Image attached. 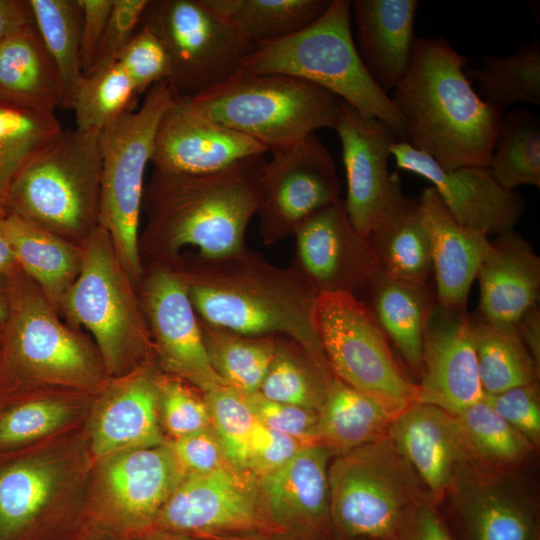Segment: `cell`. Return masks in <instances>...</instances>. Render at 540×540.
<instances>
[{
  "label": "cell",
  "mask_w": 540,
  "mask_h": 540,
  "mask_svg": "<svg viewBox=\"0 0 540 540\" xmlns=\"http://www.w3.org/2000/svg\"><path fill=\"white\" fill-rule=\"evenodd\" d=\"M469 59L444 37L416 38L408 68L390 97L414 149L440 167H489L504 112L473 89Z\"/></svg>",
  "instance_id": "obj_1"
},
{
  "label": "cell",
  "mask_w": 540,
  "mask_h": 540,
  "mask_svg": "<svg viewBox=\"0 0 540 540\" xmlns=\"http://www.w3.org/2000/svg\"><path fill=\"white\" fill-rule=\"evenodd\" d=\"M173 268L201 320L249 336H286L329 369L315 326L319 294L291 268L248 247L216 257L193 254Z\"/></svg>",
  "instance_id": "obj_2"
},
{
  "label": "cell",
  "mask_w": 540,
  "mask_h": 540,
  "mask_svg": "<svg viewBox=\"0 0 540 540\" xmlns=\"http://www.w3.org/2000/svg\"><path fill=\"white\" fill-rule=\"evenodd\" d=\"M265 154L252 155L207 173L155 170L144 188L146 241L162 264L173 266L184 246L216 257L243 250L256 214Z\"/></svg>",
  "instance_id": "obj_3"
},
{
  "label": "cell",
  "mask_w": 540,
  "mask_h": 540,
  "mask_svg": "<svg viewBox=\"0 0 540 540\" xmlns=\"http://www.w3.org/2000/svg\"><path fill=\"white\" fill-rule=\"evenodd\" d=\"M350 19V1L331 0L327 10L304 29L255 47L241 68L288 74L320 86L363 115L382 121L405 142L404 121L364 67Z\"/></svg>",
  "instance_id": "obj_4"
},
{
  "label": "cell",
  "mask_w": 540,
  "mask_h": 540,
  "mask_svg": "<svg viewBox=\"0 0 540 540\" xmlns=\"http://www.w3.org/2000/svg\"><path fill=\"white\" fill-rule=\"evenodd\" d=\"M191 100L268 152L296 144L318 129L333 128L341 103L335 94L301 78L242 68Z\"/></svg>",
  "instance_id": "obj_5"
},
{
  "label": "cell",
  "mask_w": 540,
  "mask_h": 540,
  "mask_svg": "<svg viewBox=\"0 0 540 540\" xmlns=\"http://www.w3.org/2000/svg\"><path fill=\"white\" fill-rule=\"evenodd\" d=\"M100 173L99 132L62 130L20 171L4 203L54 234L89 233L98 225Z\"/></svg>",
  "instance_id": "obj_6"
},
{
  "label": "cell",
  "mask_w": 540,
  "mask_h": 540,
  "mask_svg": "<svg viewBox=\"0 0 540 540\" xmlns=\"http://www.w3.org/2000/svg\"><path fill=\"white\" fill-rule=\"evenodd\" d=\"M328 480L330 522L353 539L394 540L415 506L429 498L388 437L337 455Z\"/></svg>",
  "instance_id": "obj_7"
},
{
  "label": "cell",
  "mask_w": 540,
  "mask_h": 540,
  "mask_svg": "<svg viewBox=\"0 0 540 540\" xmlns=\"http://www.w3.org/2000/svg\"><path fill=\"white\" fill-rule=\"evenodd\" d=\"M174 98L167 81L152 86L140 107L99 131L101 155L98 224L110 236L116 255L132 279L142 273L139 221L144 174L151 163L159 120Z\"/></svg>",
  "instance_id": "obj_8"
},
{
  "label": "cell",
  "mask_w": 540,
  "mask_h": 540,
  "mask_svg": "<svg viewBox=\"0 0 540 540\" xmlns=\"http://www.w3.org/2000/svg\"><path fill=\"white\" fill-rule=\"evenodd\" d=\"M141 25L165 47L167 82L181 98L192 99L223 82L255 49L203 0H149Z\"/></svg>",
  "instance_id": "obj_9"
},
{
  "label": "cell",
  "mask_w": 540,
  "mask_h": 540,
  "mask_svg": "<svg viewBox=\"0 0 540 540\" xmlns=\"http://www.w3.org/2000/svg\"><path fill=\"white\" fill-rule=\"evenodd\" d=\"M80 271L65 294L67 308L94 336L107 370L117 372L140 354L148 328L107 231L87 236Z\"/></svg>",
  "instance_id": "obj_10"
},
{
  "label": "cell",
  "mask_w": 540,
  "mask_h": 540,
  "mask_svg": "<svg viewBox=\"0 0 540 540\" xmlns=\"http://www.w3.org/2000/svg\"><path fill=\"white\" fill-rule=\"evenodd\" d=\"M315 326L332 374L364 393L412 403L417 384L400 367L367 305L349 293L319 294Z\"/></svg>",
  "instance_id": "obj_11"
},
{
  "label": "cell",
  "mask_w": 540,
  "mask_h": 540,
  "mask_svg": "<svg viewBox=\"0 0 540 540\" xmlns=\"http://www.w3.org/2000/svg\"><path fill=\"white\" fill-rule=\"evenodd\" d=\"M271 154L256 211L265 245L294 236L309 216L338 200L341 191L334 159L316 133Z\"/></svg>",
  "instance_id": "obj_12"
},
{
  "label": "cell",
  "mask_w": 540,
  "mask_h": 540,
  "mask_svg": "<svg viewBox=\"0 0 540 540\" xmlns=\"http://www.w3.org/2000/svg\"><path fill=\"white\" fill-rule=\"evenodd\" d=\"M153 529L189 536L284 530L271 518L258 480L235 467L185 474L158 514Z\"/></svg>",
  "instance_id": "obj_13"
},
{
  "label": "cell",
  "mask_w": 540,
  "mask_h": 540,
  "mask_svg": "<svg viewBox=\"0 0 540 540\" xmlns=\"http://www.w3.org/2000/svg\"><path fill=\"white\" fill-rule=\"evenodd\" d=\"M294 237L289 268L318 294L358 296L381 272L371 244L352 224L342 198L309 216Z\"/></svg>",
  "instance_id": "obj_14"
},
{
  "label": "cell",
  "mask_w": 540,
  "mask_h": 540,
  "mask_svg": "<svg viewBox=\"0 0 540 540\" xmlns=\"http://www.w3.org/2000/svg\"><path fill=\"white\" fill-rule=\"evenodd\" d=\"M346 172L347 214L364 237L405 195L397 173H391V147L400 141L382 121L365 116L341 100L333 125Z\"/></svg>",
  "instance_id": "obj_15"
},
{
  "label": "cell",
  "mask_w": 540,
  "mask_h": 540,
  "mask_svg": "<svg viewBox=\"0 0 540 540\" xmlns=\"http://www.w3.org/2000/svg\"><path fill=\"white\" fill-rule=\"evenodd\" d=\"M184 475L168 443L108 457L101 473L99 521L123 537L152 530Z\"/></svg>",
  "instance_id": "obj_16"
},
{
  "label": "cell",
  "mask_w": 540,
  "mask_h": 540,
  "mask_svg": "<svg viewBox=\"0 0 540 540\" xmlns=\"http://www.w3.org/2000/svg\"><path fill=\"white\" fill-rule=\"evenodd\" d=\"M143 311L164 368L203 393L226 386L211 366L199 317L171 266H154L143 286Z\"/></svg>",
  "instance_id": "obj_17"
},
{
  "label": "cell",
  "mask_w": 540,
  "mask_h": 540,
  "mask_svg": "<svg viewBox=\"0 0 540 540\" xmlns=\"http://www.w3.org/2000/svg\"><path fill=\"white\" fill-rule=\"evenodd\" d=\"M416 402L456 415L484 397L471 315L435 302L424 332Z\"/></svg>",
  "instance_id": "obj_18"
},
{
  "label": "cell",
  "mask_w": 540,
  "mask_h": 540,
  "mask_svg": "<svg viewBox=\"0 0 540 540\" xmlns=\"http://www.w3.org/2000/svg\"><path fill=\"white\" fill-rule=\"evenodd\" d=\"M266 152L258 141L215 121L191 99L174 95L157 125L151 163L163 172L207 173Z\"/></svg>",
  "instance_id": "obj_19"
},
{
  "label": "cell",
  "mask_w": 540,
  "mask_h": 540,
  "mask_svg": "<svg viewBox=\"0 0 540 540\" xmlns=\"http://www.w3.org/2000/svg\"><path fill=\"white\" fill-rule=\"evenodd\" d=\"M397 168L427 179L460 224L488 235L513 230L526 204L514 190L502 187L489 167L445 170L429 155L404 141L391 147Z\"/></svg>",
  "instance_id": "obj_20"
},
{
  "label": "cell",
  "mask_w": 540,
  "mask_h": 540,
  "mask_svg": "<svg viewBox=\"0 0 540 540\" xmlns=\"http://www.w3.org/2000/svg\"><path fill=\"white\" fill-rule=\"evenodd\" d=\"M387 437L437 506L450 495L460 474L474 469L455 415L433 405L410 403Z\"/></svg>",
  "instance_id": "obj_21"
},
{
  "label": "cell",
  "mask_w": 540,
  "mask_h": 540,
  "mask_svg": "<svg viewBox=\"0 0 540 540\" xmlns=\"http://www.w3.org/2000/svg\"><path fill=\"white\" fill-rule=\"evenodd\" d=\"M9 343L19 365L35 377L85 384L95 376V363L85 344L60 323L40 296L29 295L19 303Z\"/></svg>",
  "instance_id": "obj_22"
},
{
  "label": "cell",
  "mask_w": 540,
  "mask_h": 540,
  "mask_svg": "<svg viewBox=\"0 0 540 540\" xmlns=\"http://www.w3.org/2000/svg\"><path fill=\"white\" fill-rule=\"evenodd\" d=\"M465 540H536V508L502 473L464 470L450 493Z\"/></svg>",
  "instance_id": "obj_23"
},
{
  "label": "cell",
  "mask_w": 540,
  "mask_h": 540,
  "mask_svg": "<svg viewBox=\"0 0 540 540\" xmlns=\"http://www.w3.org/2000/svg\"><path fill=\"white\" fill-rule=\"evenodd\" d=\"M431 244L438 304L466 310L470 288L491 240L481 230L460 224L430 186L418 197Z\"/></svg>",
  "instance_id": "obj_24"
},
{
  "label": "cell",
  "mask_w": 540,
  "mask_h": 540,
  "mask_svg": "<svg viewBox=\"0 0 540 540\" xmlns=\"http://www.w3.org/2000/svg\"><path fill=\"white\" fill-rule=\"evenodd\" d=\"M476 279L480 292L476 315L490 323L516 326L537 305L540 258L527 240L509 230L491 240Z\"/></svg>",
  "instance_id": "obj_25"
},
{
  "label": "cell",
  "mask_w": 540,
  "mask_h": 540,
  "mask_svg": "<svg viewBox=\"0 0 540 540\" xmlns=\"http://www.w3.org/2000/svg\"><path fill=\"white\" fill-rule=\"evenodd\" d=\"M331 451L303 446L285 465L257 479L265 506L282 529L320 531L330 521L328 471Z\"/></svg>",
  "instance_id": "obj_26"
},
{
  "label": "cell",
  "mask_w": 540,
  "mask_h": 540,
  "mask_svg": "<svg viewBox=\"0 0 540 540\" xmlns=\"http://www.w3.org/2000/svg\"><path fill=\"white\" fill-rule=\"evenodd\" d=\"M355 45L376 85L386 94L401 81L409 65L417 0H353Z\"/></svg>",
  "instance_id": "obj_27"
},
{
  "label": "cell",
  "mask_w": 540,
  "mask_h": 540,
  "mask_svg": "<svg viewBox=\"0 0 540 540\" xmlns=\"http://www.w3.org/2000/svg\"><path fill=\"white\" fill-rule=\"evenodd\" d=\"M159 424V380L137 375L116 387L104 400L92 427L97 456L164 444Z\"/></svg>",
  "instance_id": "obj_28"
},
{
  "label": "cell",
  "mask_w": 540,
  "mask_h": 540,
  "mask_svg": "<svg viewBox=\"0 0 540 540\" xmlns=\"http://www.w3.org/2000/svg\"><path fill=\"white\" fill-rule=\"evenodd\" d=\"M409 404L364 393L334 376L318 409L316 443L337 456L379 441Z\"/></svg>",
  "instance_id": "obj_29"
},
{
  "label": "cell",
  "mask_w": 540,
  "mask_h": 540,
  "mask_svg": "<svg viewBox=\"0 0 540 540\" xmlns=\"http://www.w3.org/2000/svg\"><path fill=\"white\" fill-rule=\"evenodd\" d=\"M357 297L418 380L425 327L436 302L428 286L394 279L381 271Z\"/></svg>",
  "instance_id": "obj_30"
},
{
  "label": "cell",
  "mask_w": 540,
  "mask_h": 540,
  "mask_svg": "<svg viewBox=\"0 0 540 540\" xmlns=\"http://www.w3.org/2000/svg\"><path fill=\"white\" fill-rule=\"evenodd\" d=\"M0 98L54 112L63 107L61 78L35 24L0 41Z\"/></svg>",
  "instance_id": "obj_31"
},
{
  "label": "cell",
  "mask_w": 540,
  "mask_h": 540,
  "mask_svg": "<svg viewBox=\"0 0 540 540\" xmlns=\"http://www.w3.org/2000/svg\"><path fill=\"white\" fill-rule=\"evenodd\" d=\"M58 481L56 467L27 460L0 471V540L47 538L48 507Z\"/></svg>",
  "instance_id": "obj_32"
},
{
  "label": "cell",
  "mask_w": 540,
  "mask_h": 540,
  "mask_svg": "<svg viewBox=\"0 0 540 540\" xmlns=\"http://www.w3.org/2000/svg\"><path fill=\"white\" fill-rule=\"evenodd\" d=\"M367 239L383 274L427 285L433 271L431 244L418 198L404 196L381 217Z\"/></svg>",
  "instance_id": "obj_33"
},
{
  "label": "cell",
  "mask_w": 540,
  "mask_h": 540,
  "mask_svg": "<svg viewBox=\"0 0 540 540\" xmlns=\"http://www.w3.org/2000/svg\"><path fill=\"white\" fill-rule=\"evenodd\" d=\"M3 229L15 259L54 300L65 296L81 267L82 255L66 241L22 217L9 214Z\"/></svg>",
  "instance_id": "obj_34"
},
{
  "label": "cell",
  "mask_w": 540,
  "mask_h": 540,
  "mask_svg": "<svg viewBox=\"0 0 540 540\" xmlns=\"http://www.w3.org/2000/svg\"><path fill=\"white\" fill-rule=\"evenodd\" d=\"M255 47L304 29L331 0H203Z\"/></svg>",
  "instance_id": "obj_35"
},
{
  "label": "cell",
  "mask_w": 540,
  "mask_h": 540,
  "mask_svg": "<svg viewBox=\"0 0 540 540\" xmlns=\"http://www.w3.org/2000/svg\"><path fill=\"white\" fill-rule=\"evenodd\" d=\"M471 329L484 394L538 381L539 365L516 326L498 325L471 315Z\"/></svg>",
  "instance_id": "obj_36"
},
{
  "label": "cell",
  "mask_w": 540,
  "mask_h": 540,
  "mask_svg": "<svg viewBox=\"0 0 540 540\" xmlns=\"http://www.w3.org/2000/svg\"><path fill=\"white\" fill-rule=\"evenodd\" d=\"M212 368L226 386L241 393L258 392L277 350L278 335L249 336L199 318Z\"/></svg>",
  "instance_id": "obj_37"
},
{
  "label": "cell",
  "mask_w": 540,
  "mask_h": 540,
  "mask_svg": "<svg viewBox=\"0 0 540 540\" xmlns=\"http://www.w3.org/2000/svg\"><path fill=\"white\" fill-rule=\"evenodd\" d=\"M478 95L504 112L510 106L540 104V44L538 37L507 57L487 55L477 67L465 68Z\"/></svg>",
  "instance_id": "obj_38"
},
{
  "label": "cell",
  "mask_w": 540,
  "mask_h": 540,
  "mask_svg": "<svg viewBox=\"0 0 540 540\" xmlns=\"http://www.w3.org/2000/svg\"><path fill=\"white\" fill-rule=\"evenodd\" d=\"M54 111L0 98V200L25 165L61 131Z\"/></svg>",
  "instance_id": "obj_39"
},
{
  "label": "cell",
  "mask_w": 540,
  "mask_h": 540,
  "mask_svg": "<svg viewBox=\"0 0 540 540\" xmlns=\"http://www.w3.org/2000/svg\"><path fill=\"white\" fill-rule=\"evenodd\" d=\"M455 417L475 470L499 473L527 459L534 447L484 399Z\"/></svg>",
  "instance_id": "obj_40"
},
{
  "label": "cell",
  "mask_w": 540,
  "mask_h": 540,
  "mask_svg": "<svg viewBox=\"0 0 540 540\" xmlns=\"http://www.w3.org/2000/svg\"><path fill=\"white\" fill-rule=\"evenodd\" d=\"M333 377L297 342L278 335L274 359L258 393L271 401L318 410Z\"/></svg>",
  "instance_id": "obj_41"
},
{
  "label": "cell",
  "mask_w": 540,
  "mask_h": 540,
  "mask_svg": "<svg viewBox=\"0 0 540 540\" xmlns=\"http://www.w3.org/2000/svg\"><path fill=\"white\" fill-rule=\"evenodd\" d=\"M489 169L504 188L540 186V122L517 109L503 114Z\"/></svg>",
  "instance_id": "obj_42"
},
{
  "label": "cell",
  "mask_w": 540,
  "mask_h": 540,
  "mask_svg": "<svg viewBox=\"0 0 540 540\" xmlns=\"http://www.w3.org/2000/svg\"><path fill=\"white\" fill-rule=\"evenodd\" d=\"M35 26L63 85V109H69L83 73L80 66L82 13L78 0H28Z\"/></svg>",
  "instance_id": "obj_43"
},
{
  "label": "cell",
  "mask_w": 540,
  "mask_h": 540,
  "mask_svg": "<svg viewBox=\"0 0 540 540\" xmlns=\"http://www.w3.org/2000/svg\"><path fill=\"white\" fill-rule=\"evenodd\" d=\"M139 95L118 62L83 75L70 103L76 128L100 131L110 122L136 108Z\"/></svg>",
  "instance_id": "obj_44"
},
{
  "label": "cell",
  "mask_w": 540,
  "mask_h": 540,
  "mask_svg": "<svg viewBox=\"0 0 540 540\" xmlns=\"http://www.w3.org/2000/svg\"><path fill=\"white\" fill-rule=\"evenodd\" d=\"M212 430L230 463L246 471L249 442L258 420L246 396L228 386L203 393Z\"/></svg>",
  "instance_id": "obj_45"
},
{
  "label": "cell",
  "mask_w": 540,
  "mask_h": 540,
  "mask_svg": "<svg viewBox=\"0 0 540 540\" xmlns=\"http://www.w3.org/2000/svg\"><path fill=\"white\" fill-rule=\"evenodd\" d=\"M159 413L173 439L212 429L203 396L177 379L159 380Z\"/></svg>",
  "instance_id": "obj_46"
},
{
  "label": "cell",
  "mask_w": 540,
  "mask_h": 540,
  "mask_svg": "<svg viewBox=\"0 0 540 540\" xmlns=\"http://www.w3.org/2000/svg\"><path fill=\"white\" fill-rule=\"evenodd\" d=\"M117 62L131 79L137 94L141 96L155 84L167 81L170 61L159 38L146 26L140 24Z\"/></svg>",
  "instance_id": "obj_47"
},
{
  "label": "cell",
  "mask_w": 540,
  "mask_h": 540,
  "mask_svg": "<svg viewBox=\"0 0 540 540\" xmlns=\"http://www.w3.org/2000/svg\"><path fill=\"white\" fill-rule=\"evenodd\" d=\"M70 416L67 406L55 401H32L10 410L0 420V443L19 444L42 437Z\"/></svg>",
  "instance_id": "obj_48"
},
{
  "label": "cell",
  "mask_w": 540,
  "mask_h": 540,
  "mask_svg": "<svg viewBox=\"0 0 540 540\" xmlns=\"http://www.w3.org/2000/svg\"><path fill=\"white\" fill-rule=\"evenodd\" d=\"M483 399L534 447L540 442V396L538 381L513 387Z\"/></svg>",
  "instance_id": "obj_49"
},
{
  "label": "cell",
  "mask_w": 540,
  "mask_h": 540,
  "mask_svg": "<svg viewBox=\"0 0 540 540\" xmlns=\"http://www.w3.org/2000/svg\"><path fill=\"white\" fill-rule=\"evenodd\" d=\"M243 394L260 424L304 444L316 443L318 410L271 401L258 392Z\"/></svg>",
  "instance_id": "obj_50"
},
{
  "label": "cell",
  "mask_w": 540,
  "mask_h": 540,
  "mask_svg": "<svg viewBox=\"0 0 540 540\" xmlns=\"http://www.w3.org/2000/svg\"><path fill=\"white\" fill-rule=\"evenodd\" d=\"M148 1H113L111 14L95 62L87 74L100 71L117 62L118 56L139 28Z\"/></svg>",
  "instance_id": "obj_51"
},
{
  "label": "cell",
  "mask_w": 540,
  "mask_h": 540,
  "mask_svg": "<svg viewBox=\"0 0 540 540\" xmlns=\"http://www.w3.org/2000/svg\"><path fill=\"white\" fill-rule=\"evenodd\" d=\"M305 445L258 422L249 442L246 472L260 479L285 465Z\"/></svg>",
  "instance_id": "obj_52"
},
{
  "label": "cell",
  "mask_w": 540,
  "mask_h": 540,
  "mask_svg": "<svg viewBox=\"0 0 540 540\" xmlns=\"http://www.w3.org/2000/svg\"><path fill=\"white\" fill-rule=\"evenodd\" d=\"M185 474H205L234 467L212 429L168 443Z\"/></svg>",
  "instance_id": "obj_53"
},
{
  "label": "cell",
  "mask_w": 540,
  "mask_h": 540,
  "mask_svg": "<svg viewBox=\"0 0 540 540\" xmlns=\"http://www.w3.org/2000/svg\"><path fill=\"white\" fill-rule=\"evenodd\" d=\"M114 0H78L81 13L80 66L83 75L92 68Z\"/></svg>",
  "instance_id": "obj_54"
},
{
  "label": "cell",
  "mask_w": 540,
  "mask_h": 540,
  "mask_svg": "<svg viewBox=\"0 0 540 540\" xmlns=\"http://www.w3.org/2000/svg\"><path fill=\"white\" fill-rule=\"evenodd\" d=\"M394 540H454L430 499L420 501L410 513Z\"/></svg>",
  "instance_id": "obj_55"
},
{
  "label": "cell",
  "mask_w": 540,
  "mask_h": 540,
  "mask_svg": "<svg viewBox=\"0 0 540 540\" xmlns=\"http://www.w3.org/2000/svg\"><path fill=\"white\" fill-rule=\"evenodd\" d=\"M34 24L29 1L0 0V41Z\"/></svg>",
  "instance_id": "obj_56"
},
{
  "label": "cell",
  "mask_w": 540,
  "mask_h": 540,
  "mask_svg": "<svg viewBox=\"0 0 540 540\" xmlns=\"http://www.w3.org/2000/svg\"><path fill=\"white\" fill-rule=\"evenodd\" d=\"M516 329L527 350L540 366V311L537 305L519 319Z\"/></svg>",
  "instance_id": "obj_57"
},
{
  "label": "cell",
  "mask_w": 540,
  "mask_h": 540,
  "mask_svg": "<svg viewBox=\"0 0 540 540\" xmlns=\"http://www.w3.org/2000/svg\"><path fill=\"white\" fill-rule=\"evenodd\" d=\"M3 217H0V271L10 267L15 261V256L3 229Z\"/></svg>",
  "instance_id": "obj_58"
},
{
  "label": "cell",
  "mask_w": 540,
  "mask_h": 540,
  "mask_svg": "<svg viewBox=\"0 0 540 540\" xmlns=\"http://www.w3.org/2000/svg\"><path fill=\"white\" fill-rule=\"evenodd\" d=\"M135 540H198L197 538L181 533L167 530L152 529L138 537Z\"/></svg>",
  "instance_id": "obj_59"
},
{
  "label": "cell",
  "mask_w": 540,
  "mask_h": 540,
  "mask_svg": "<svg viewBox=\"0 0 540 540\" xmlns=\"http://www.w3.org/2000/svg\"><path fill=\"white\" fill-rule=\"evenodd\" d=\"M6 316V309L3 305V303L0 301V320H2L3 318H5Z\"/></svg>",
  "instance_id": "obj_60"
},
{
  "label": "cell",
  "mask_w": 540,
  "mask_h": 540,
  "mask_svg": "<svg viewBox=\"0 0 540 540\" xmlns=\"http://www.w3.org/2000/svg\"><path fill=\"white\" fill-rule=\"evenodd\" d=\"M3 204L4 202L0 200V217H3Z\"/></svg>",
  "instance_id": "obj_61"
},
{
  "label": "cell",
  "mask_w": 540,
  "mask_h": 540,
  "mask_svg": "<svg viewBox=\"0 0 540 540\" xmlns=\"http://www.w3.org/2000/svg\"><path fill=\"white\" fill-rule=\"evenodd\" d=\"M224 540H246V539H241V538H228V539H224Z\"/></svg>",
  "instance_id": "obj_62"
},
{
  "label": "cell",
  "mask_w": 540,
  "mask_h": 540,
  "mask_svg": "<svg viewBox=\"0 0 540 540\" xmlns=\"http://www.w3.org/2000/svg\"><path fill=\"white\" fill-rule=\"evenodd\" d=\"M536 540H540L539 536L536 538Z\"/></svg>",
  "instance_id": "obj_63"
},
{
  "label": "cell",
  "mask_w": 540,
  "mask_h": 540,
  "mask_svg": "<svg viewBox=\"0 0 540 540\" xmlns=\"http://www.w3.org/2000/svg\"><path fill=\"white\" fill-rule=\"evenodd\" d=\"M102 540H104V539H102Z\"/></svg>",
  "instance_id": "obj_64"
}]
</instances>
